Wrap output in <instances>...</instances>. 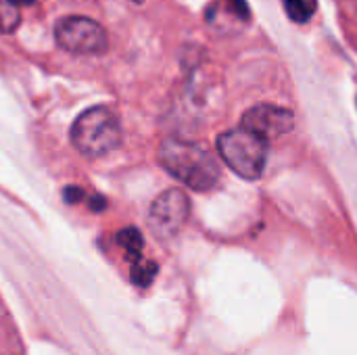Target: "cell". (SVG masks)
I'll return each instance as SVG.
<instances>
[{"mask_svg": "<svg viewBox=\"0 0 357 355\" xmlns=\"http://www.w3.org/2000/svg\"><path fill=\"white\" fill-rule=\"evenodd\" d=\"M218 151L224 163L241 178H261L268 161V142L261 140L259 136L243 128L228 130L218 138Z\"/></svg>", "mask_w": 357, "mask_h": 355, "instance_id": "3", "label": "cell"}, {"mask_svg": "<svg viewBox=\"0 0 357 355\" xmlns=\"http://www.w3.org/2000/svg\"><path fill=\"white\" fill-rule=\"evenodd\" d=\"M13 4H31V2H36V0H10Z\"/></svg>", "mask_w": 357, "mask_h": 355, "instance_id": "10", "label": "cell"}, {"mask_svg": "<svg viewBox=\"0 0 357 355\" xmlns=\"http://www.w3.org/2000/svg\"><path fill=\"white\" fill-rule=\"evenodd\" d=\"M159 163L184 186L192 190H211L220 182L215 157L199 142L167 138L159 149Z\"/></svg>", "mask_w": 357, "mask_h": 355, "instance_id": "1", "label": "cell"}, {"mask_svg": "<svg viewBox=\"0 0 357 355\" xmlns=\"http://www.w3.org/2000/svg\"><path fill=\"white\" fill-rule=\"evenodd\" d=\"M241 128L259 136L261 140L270 142L274 138L289 134L295 128V115H293V111H289L284 107L255 105L243 115Z\"/></svg>", "mask_w": 357, "mask_h": 355, "instance_id": "6", "label": "cell"}, {"mask_svg": "<svg viewBox=\"0 0 357 355\" xmlns=\"http://www.w3.org/2000/svg\"><path fill=\"white\" fill-rule=\"evenodd\" d=\"M188 213H190L188 197L180 188H169L153 201L149 222L157 236L172 239L182 230V226L188 220Z\"/></svg>", "mask_w": 357, "mask_h": 355, "instance_id": "5", "label": "cell"}, {"mask_svg": "<svg viewBox=\"0 0 357 355\" xmlns=\"http://www.w3.org/2000/svg\"><path fill=\"white\" fill-rule=\"evenodd\" d=\"M155 272H157V268H155L153 264H142V266L138 264V266H134V280H136L138 285L146 287V285L153 280Z\"/></svg>", "mask_w": 357, "mask_h": 355, "instance_id": "9", "label": "cell"}, {"mask_svg": "<svg viewBox=\"0 0 357 355\" xmlns=\"http://www.w3.org/2000/svg\"><path fill=\"white\" fill-rule=\"evenodd\" d=\"M54 38L61 48L73 52V54H98L107 50V31L105 27L90 19L71 15L56 23Z\"/></svg>", "mask_w": 357, "mask_h": 355, "instance_id": "4", "label": "cell"}, {"mask_svg": "<svg viewBox=\"0 0 357 355\" xmlns=\"http://www.w3.org/2000/svg\"><path fill=\"white\" fill-rule=\"evenodd\" d=\"M71 142L86 157H102L121 142V126L109 107L84 111L71 126Z\"/></svg>", "mask_w": 357, "mask_h": 355, "instance_id": "2", "label": "cell"}, {"mask_svg": "<svg viewBox=\"0 0 357 355\" xmlns=\"http://www.w3.org/2000/svg\"><path fill=\"white\" fill-rule=\"evenodd\" d=\"M19 10L17 4H13L10 0H0V29L2 31H13L19 25Z\"/></svg>", "mask_w": 357, "mask_h": 355, "instance_id": "8", "label": "cell"}, {"mask_svg": "<svg viewBox=\"0 0 357 355\" xmlns=\"http://www.w3.org/2000/svg\"><path fill=\"white\" fill-rule=\"evenodd\" d=\"M282 4L295 23H307L316 10V0H282Z\"/></svg>", "mask_w": 357, "mask_h": 355, "instance_id": "7", "label": "cell"}]
</instances>
